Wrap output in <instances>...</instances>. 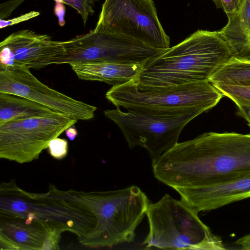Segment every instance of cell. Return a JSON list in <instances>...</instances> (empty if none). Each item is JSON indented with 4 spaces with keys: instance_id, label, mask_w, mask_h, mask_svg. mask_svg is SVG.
<instances>
[{
    "instance_id": "obj_1",
    "label": "cell",
    "mask_w": 250,
    "mask_h": 250,
    "mask_svg": "<svg viewBox=\"0 0 250 250\" xmlns=\"http://www.w3.org/2000/svg\"><path fill=\"white\" fill-rule=\"evenodd\" d=\"M152 168L183 200L199 188L250 173V134L204 133L178 142L152 161Z\"/></svg>"
},
{
    "instance_id": "obj_2",
    "label": "cell",
    "mask_w": 250,
    "mask_h": 250,
    "mask_svg": "<svg viewBox=\"0 0 250 250\" xmlns=\"http://www.w3.org/2000/svg\"><path fill=\"white\" fill-rule=\"evenodd\" d=\"M71 209L54 185L29 192L14 180L0 185V250H58L61 233H73Z\"/></svg>"
},
{
    "instance_id": "obj_3",
    "label": "cell",
    "mask_w": 250,
    "mask_h": 250,
    "mask_svg": "<svg viewBox=\"0 0 250 250\" xmlns=\"http://www.w3.org/2000/svg\"><path fill=\"white\" fill-rule=\"evenodd\" d=\"M60 192L82 213L85 234L81 244L91 248L133 242L149 204L146 195L135 185L106 191Z\"/></svg>"
},
{
    "instance_id": "obj_4",
    "label": "cell",
    "mask_w": 250,
    "mask_h": 250,
    "mask_svg": "<svg viewBox=\"0 0 250 250\" xmlns=\"http://www.w3.org/2000/svg\"><path fill=\"white\" fill-rule=\"evenodd\" d=\"M232 57L219 31L198 30L145 62L134 81L139 89L208 82Z\"/></svg>"
},
{
    "instance_id": "obj_5",
    "label": "cell",
    "mask_w": 250,
    "mask_h": 250,
    "mask_svg": "<svg viewBox=\"0 0 250 250\" xmlns=\"http://www.w3.org/2000/svg\"><path fill=\"white\" fill-rule=\"evenodd\" d=\"M198 213L181 200L166 194L148 206L149 232L142 244L146 249L225 250L221 237L200 220Z\"/></svg>"
},
{
    "instance_id": "obj_6",
    "label": "cell",
    "mask_w": 250,
    "mask_h": 250,
    "mask_svg": "<svg viewBox=\"0 0 250 250\" xmlns=\"http://www.w3.org/2000/svg\"><path fill=\"white\" fill-rule=\"evenodd\" d=\"M223 95L210 82L162 88L139 89L134 79L114 85L106 98L117 108L136 113L161 115L202 113L215 106Z\"/></svg>"
},
{
    "instance_id": "obj_7",
    "label": "cell",
    "mask_w": 250,
    "mask_h": 250,
    "mask_svg": "<svg viewBox=\"0 0 250 250\" xmlns=\"http://www.w3.org/2000/svg\"><path fill=\"white\" fill-rule=\"evenodd\" d=\"M104 114L120 128L130 148H144L152 161L176 144L184 127L202 113L161 115L124 112L117 107Z\"/></svg>"
},
{
    "instance_id": "obj_8",
    "label": "cell",
    "mask_w": 250,
    "mask_h": 250,
    "mask_svg": "<svg viewBox=\"0 0 250 250\" xmlns=\"http://www.w3.org/2000/svg\"><path fill=\"white\" fill-rule=\"evenodd\" d=\"M95 30L121 35L161 49L170 39L159 21L153 0H105Z\"/></svg>"
},
{
    "instance_id": "obj_9",
    "label": "cell",
    "mask_w": 250,
    "mask_h": 250,
    "mask_svg": "<svg viewBox=\"0 0 250 250\" xmlns=\"http://www.w3.org/2000/svg\"><path fill=\"white\" fill-rule=\"evenodd\" d=\"M61 42L65 53L58 64L70 65L103 62L144 64L166 50L154 48L126 37L94 29Z\"/></svg>"
},
{
    "instance_id": "obj_10",
    "label": "cell",
    "mask_w": 250,
    "mask_h": 250,
    "mask_svg": "<svg viewBox=\"0 0 250 250\" xmlns=\"http://www.w3.org/2000/svg\"><path fill=\"white\" fill-rule=\"evenodd\" d=\"M77 121L56 113L1 125L0 158L21 164L36 160L51 140Z\"/></svg>"
},
{
    "instance_id": "obj_11",
    "label": "cell",
    "mask_w": 250,
    "mask_h": 250,
    "mask_svg": "<svg viewBox=\"0 0 250 250\" xmlns=\"http://www.w3.org/2000/svg\"><path fill=\"white\" fill-rule=\"evenodd\" d=\"M0 93L28 99L77 121L92 119L97 110L45 85L23 65L0 67Z\"/></svg>"
},
{
    "instance_id": "obj_12",
    "label": "cell",
    "mask_w": 250,
    "mask_h": 250,
    "mask_svg": "<svg viewBox=\"0 0 250 250\" xmlns=\"http://www.w3.org/2000/svg\"><path fill=\"white\" fill-rule=\"evenodd\" d=\"M65 53L61 41L29 29L13 32L0 43V67L41 69L58 63Z\"/></svg>"
},
{
    "instance_id": "obj_13",
    "label": "cell",
    "mask_w": 250,
    "mask_h": 250,
    "mask_svg": "<svg viewBox=\"0 0 250 250\" xmlns=\"http://www.w3.org/2000/svg\"><path fill=\"white\" fill-rule=\"evenodd\" d=\"M250 197V173L199 188L182 200L198 212L216 209Z\"/></svg>"
},
{
    "instance_id": "obj_14",
    "label": "cell",
    "mask_w": 250,
    "mask_h": 250,
    "mask_svg": "<svg viewBox=\"0 0 250 250\" xmlns=\"http://www.w3.org/2000/svg\"><path fill=\"white\" fill-rule=\"evenodd\" d=\"M143 65L140 63L103 62L70 66L80 79L99 81L114 86L136 78L142 71Z\"/></svg>"
},
{
    "instance_id": "obj_15",
    "label": "cell",
    "mask_w": 250,
    "mask_h": 250,
    "mask_svg": "<svg viewBox=\"0 0 250 250\" xmlns=\"http://www.w3.org/2000/svg\"><path fill=\"white\" fill-rule=\"evenodd\" d=\"M219 31L229 46L233 58L250 62V0H243L239 11L228 18Z\"/></svg>"
},
{
    "instance_id": "obj_16",
    "label": "cell",
    "mask_w": 250,
    "mask_h": 250,
    "mask_svg": "<svg viewBox=\"0 0 250 250\" xmlns=\"http://www.w3.org/2000/svg\"><path fill=\"white\" fill-rule=\"evenodd\" d=\"M56 112L28 99L0 93V125L13 121L50 115Z\"/></svg>"
},
{
    "instance_id": "obj_17",
    "label": "cell",
    "mask_w": 250,
    "mask_h": 250,
    "mask_svg": "<svg viewBox=\"0 0 250 250\" xmlns=\"http://www.w3.org/2000/svg\"><path fill=\"white\" fill-rule=\"evenodd\" d=\"M212 84H250V62L232 58L208 80Z\"/></svg>"
},
{
    "instance_id": "obj_18",
    "label": "cell",
    "mask_w": 250,
    "mask_h": 250,
    "mask_svg": "<svg viewBox=\"0 0 250 250\" xmlns=\"http://www.w3.org/2000/svg\"><path fill=\"white\" fill-rule=\"evenodd\" d=\"M212 84L224 96L233 101L237 107L250 105V84Z\"/></svg>"
},
{
    "instance_id": "obj_19",
    "label": "cell",
    "mask_w": 250,
    "mask_h": 250,
    "mask_svg": "<svg viewBox=\"0 0 250 250\" xmlns=\"http://www.w3.org/2000/svg\"><path fill=\"white\" fill-rule=\"evenodd\" d=\"M75 9L81 15L84 25L95 13V3L99 0H58Z\"/></svg>"
},
{
    "instance_id": "obj_20",
    "label": "cell",
    "mask_w": 250,
    "mask_h": 250,
    "mask_svg": "<svg viewBox=\"0 0 250 250\" xmlns=\"http://www.w3.org/2000/svg\"><path fill=\"white\" fill-rule=\"evenodd\" d=\"M47 148L52 157L62 160L67 154L68 142L66 139L56 137L50 141Z\"/></svg>"
},
{
    "instance_id": "obj_21",
    "label": "cell",
    "mask_w": 250,
    "mask_h": 250,
    "mask_svg": "<svg viewBox=\"0 0 250 250\" xmlns=\"http://www.w3.org/2000/svg\"><path fill=\"white\" fill-rule=\"evenodd\" d=\"M217 8L222 9L228 18L236 14L240 9L243 0H212Z\"/></svg>"
},
{
    "instance_id": "obj_22",
    "label": "cell",
    "mask_w": 250,
    "mask_h": 250,
    "mask_svg": "<svg viewBox=\"0 0 250 250\" xmlns=\"http://www.w3.org/2000/svg\"><path fill=\"white\" fill-rule=\"evenodd\" d=\"M40 15L38 11H32L22 15L18 17L9 20H4L0 19V28H4L7 26H12L20 22L29 20Z\"/></svg>"
},
{
    "instance_id": "obj_23",
    "label": "cell",
    "mask_w": 250,
    "mask_h": 250,
    "mask_svg": "<svg viewBox=\"0 0 250 250\" xmlns=\"http://www.w3.org/2000/svg\"><path fill=\"white\" fill-rule=\"evenodd\" d=\"M55 5L54 6V14L57 16L58 23L60 26L65 24L64 16L65 13V7L64 3L58 0H54Z\"/></svg>"
},
{
    "instance_id": "obj_24",
    "label": "cell",
    "mask_w": 250,
    "mask_h": 250,
    "mask_svg": "<svg viewBox=\"0 0 250 250\" xmlns=\"http://www.w3.org/2000/svg\"><path fill=\"white\" fill-rule=\"evenodd\" d=\"M238 114L245 119L250 126V105L238 106Z\"/></svg>"
},
{
    "instance_id": "obj_25",
    "label": "cell",
    "mask_w": 250,
    "mask_h": 250,
    "mask_svg": "<svg viewBox=\"0 0 250 250\" xmlns=\"http://www.w3.org/2000/svg\"><path fill=\"white\" fill-rule=\"evenodd\" d=\"M65 132L66 136L71 141L74 140L76 136L78 135V131L77 129L72 126L67 128L65 130Z\"/></svg>"
}]
</instances>
